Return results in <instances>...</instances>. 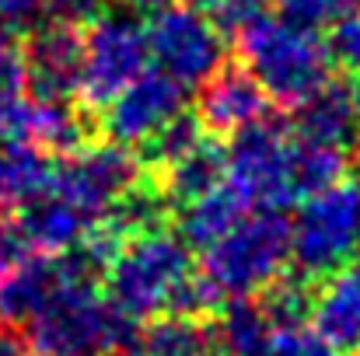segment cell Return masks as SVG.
Segmentation results:
<instances>
[{"label":"cell","mask_w":360,"mask_h":356,"mask_svg":"<svg viewBox=\"0 0 360 356\" xmlns=\"http://www.w3.org/2000/svg\"><path fill=\"white\" fill-rule=\"evenodd\" d=\"M77 74H81V28L63 21H46L28 32L25 77L32 95L77 98Z\"/></svg>","instance_id":"cell-13"},{"label":"cell","mask_w":360,"mask_h":356,"mask_svg":"<svg viewBox=\"0 0 360 356\" xmlns=\"http://www.w3.org/2000/svg\"><path fill=\"white\" fill-rule=\"evenodd\" d=\"M347 168H350L347 150L322 147V143H304V140L294 136V189H297V199H304L311 192H322L329 185H340Z\"/></svg>","instance_id":"cell-22"},{"label":"cell","mask_w":360,"mask_h":356,"mask_svg":"<svg viewBox=\"0 0 360 356\" xmlns=\"http://www.w3.org/2000/svg\"><path fill=\"white\" fill-rule=\"evenodd\" d=\"M0 356H39V353L32 350V343H28V336L21 329H14V325H7L0 318Z\"/></svg>","instance_id":"cell-33"},{"label":"cell","mask_w":360,"mask_h":356,"mask_svg":"<svg viewBox=\"0 0 360 356\" xmlns=\"http://www.w3.org/2000/svg\"><path fill=\"white\" fill-rule=\"evenodd\" d=\"M182 112H186V88L161 70H147L102 105V133L112 143L140 147Z\"/></svg>","instance_id":"cell-10"},{"label":"cell","mask_w":360,"mask_h":356,"mask_svg":"<svg viewBox=\"0 0 360 356\" xmlns=\"http://www.w3.org/2000/svg\"><path fill=\"white\" fill-rule=\"evenodd\" d=\"M269 356H343V350H336L333 343H326L315 329L308 325H294L273 336Z\"/></svg>","instance_id":"cell-27"},{"label":"cell","mask_w":360,"mask_h":356,"mask_svg":"<svg viewBox=\"0 0 360 356\" xmlns=\"http://www.w3.org/2000/svg\"><path fill=\"white\" fill-rule=\"evenodd\" d=\"M238 60L269 102L294 109L329 81L333 60L315 28L283 14H255L238 32Z\"/></svg>","instance_id":"cell-2"},{"label":"cell","mask_w":360,"mask_h":356,"mask_svg":"<svg viewBox=\"0 0 360 356\" xmlns=\"http://www.w3.org/2000/svg\"><path fill=\"white\" fill-rule=\"evenodd\" d=\"M357 175H360V157H357Z\"/></svg>","instance_id":"cell-37"},{"label":"cell","mask_w":360,"mask_h":356,"mask_svg":"<svg viewBox=\"0 0 360 356\" xmlns=\"http://www.w3.org/2000/svg\"><path fill=\"white\" fill-rule=\"evenodd\" d=\"M360 192L354 185H329L304 196L297 217L290 220V262L301 279L319 283L340 269L357 248Z\"/></svg>","instance_id":"cell-5"},{"label":"cell","mask_w":360,"mask_h":356,"mask_svg":"<svg viewBox=\"0 0 360 356\" xmlns=\"http://www.w3.org/2000/svg\"><path fill=\"white\" fill-rule=\"evenodd\" d=\"M221 356H224V353H221Z\"/></svg>","instance_id":"cell-40"},{"label":"cell","mask_w":360,"mask_h":356,"mask_svg":"<svg viewBox=\"0 0 360 356\" xmlns=\"http://www.w3.org/2000/svg\"><path fill=\"white\" fill-rule=\"evenodd\" d=\"M315 332L333 343L336 350L360 346V265H340L319 279L311 290V315Z\"/></svg>","instance_id":"cell-15"},{"label":"cell","mask_w":360,"mask_h":356,"mask_svg":"<svg viewBox=\"0 0 360 356\" xmlns=\"http://www.w3.org/2000/svg\"><path fill=\"white\" fill-rule=\"evenodd\" d=\"M357 248H360V231H357Z\"/></svg>","instance_id":"cell-38"},{"label":"cell","mask_w":360,"mask_h":356,"mask_svg":"<svg viewBox=\"0 0 360 356\" xmlns=\"http://www.w3.org/2000/svg\"><path fill=\"white\" fill-rule=\"evenodd\" d=\"M102 276L109 286L105 297L129 322H150L175 308L179 290L193 276L189 244L165 224L136 231L120 244Z\"/></svg>","instance_id":"cell-3"},{"label":"cell","mask_w":360,"mask_h":356,"mask_svg":"<svg viewBox=\"0 0 360 356\" xmlns=\"http://www.w3.org/2000/svg\"><path fill=\"white\" fill-rule=\"evenodd\" d=\"M158 182V189L165 192V199L172 206L214 189L224 182V147L217 143V136H203L189 154H182L175 164H168L161 175H150Z\"/></svg>","instance_id":"cell-20"},{"label":"cell","mask_w":360,"mask_h":356,"mask_svg":"<svg viewBox=\"0 0 360 356\" xmlns=\"http://www.w3.org/2000/svg\"><path fill=\"white\" fill-rule=\"evenodd\" d=\"M46 18V0H0V28L28 35Z\"/></svg>","instance_id":"cell-30"},{"label":"cell","mask_w":360,"mask_h":356,"mask_svg":"<svg viewBox=\"0 0 360 356\" xmlns=\"http://www.w3.org/2000/svg\"><path fill=\"white\" fill-rule=\"evenodd\" d=\"M203 126L196 116H175L168 126H161L150 140L140 143V164L147 175H161L168 164H175L182 154H189L200 140H203Z\"/></svg>","instance_id":"cell-23"},{"label":"cell","mask_w":360,"mask_h":356,"mask_svg":"<svg viewBox=\"0 0 360 356\" xmlns=\"http://www.w3.org/2000/svg\"><path fill=\"white\" fill-rule=\"evenodd\" d=\"M357 0H280L283 18L304 25V28H326L336 18H343Z\"/></svg>","instance_id":"cell-28"},{"label":"cell","mask_w":360,"mask_h":356,"mask_svg":"<svg viewBox=\"0 0 360 356\" xmlns=\"http://www.w3.org/2000/svg\"><path fill=\"white\" fill-rule=\"evenodd\" d=\"M196 11H203L221 32H238L255 14H262V0H193Z\"/></svg>","instance_id":"cell-29"},{"label":"cell","mask_w":360,"mask_h":356,"mask_svg":"<svg viewBox=\"0 0 360 356\" xmlns=\"http://www.w3.org/2000/svg\"><path fill=\"white\" fill-rule=\"evenodd\" d=\"M88 228L91 220L49 185L39 196H32L25 206H18L14 213V231L21 237V244L32 248L35 255H63L77 248Z\"/></svg>","instance_id":"cell-14"},{"label":"cell","mask_w":360,"mask_h":356,"mask_svg":"<svg viewBox=\"0 0 360 356\" xmlns=\"http://www.w3.org/2000/svg\"><path fill=\"white\" fill-rule=\"evenodd\" d=\"M329 60L350 74L360 70V11L350 7L343 18H336L329 25V39H326Z\"/></svg>","instance_id":"cell-26"},{"label":"cell","mask_w":360,"mask_h":356,"mask_svg":"<svg viewBox=\"0 0 360 356\" xmlns=\"http://www.w3.org/2000/svg\"><path fill=\"white\" fill-rule=\"evenodd\" d=\"M53 178V161L46 150L25 140H0V220L14 217L32 196H39Z\"/></svg>","instance_id":"cell-19"},{"label":"cell","mask_w":360,"mask_h":356,"mask_svg":"<svg viewBox=\"0 0 360 356\" xmlns=\"http://www.w3.org/2000/svg\"><path fill=\"white\" fill-rule=\"evenodd\" d=\"M143 356H214V332L196 315H158L143 332Z\"/></svg>","instance_id":"cell-21"},{"label":"cell","mask_w":360,"mask_h":356,"mask_svg":"<svg viewBox=\"0 0 360 356\" xmlns=\"http://www.w3.org/2000/svg\"><path fill=\"white\" fill-rule=\"evenodd\" d=\"M259 301L276 332L304 325L311 315V283L301 276H276L269 286L259 290Z\"/></svg>","instance_id":"cell-24"},{"label":"cell","mask_w":360,"mask_h":356,"mask_svg":"<svg viewBox=\"0 0 360 356\" xmlns=\"http://www.w3.org/2000/svg\"><path fill=\"white\" fill-rule=\"evenodd\" d=\"M294 136L304 143L350 150L360 136V119L350 102V88H343L340 81L329 77L304 102H297L294 105Z\"/></svg>","instance_id":"cell-16"},{"label":"cell","mask_w":360,"mask_h":356,"mask_svg":"<svg viewBox=\"0 0 360 356\" xmlns=\"http://www.w3.org/2000/svg\"><path fill=\"white\" fill-rule=\"evenodd\" d=\"M147 32L129 14H98L81 32V74H77V102L102 109L122 88L143 74Z\"/></svg>","instance_id":"cell-7"},{"label":"cell","mask_w":360,"mask_h":356,"mask_svg":"<svg viewBox=\"0 0 360 356\" xmlns=\"http://www.w3.org/2000/svg\"><path fill=\"white\" fill-rule=\"evenodd\" d=\"M88 119L77 98H42L21 95L4 112V140H25L46 154H70L84 143Z\"/></svg>","instance_id":"cell-11"},{"label":"cell","mask_w":360,"mask_h":356,"mask_svg":"<svg viewBox=\"0 0 360 356\" xmlns=\"http://www.w3.org/2000/svg\"><path fill=\"white\" fill-rule=\"evenodd\" d=\"M290 262V220L283 210H255L245 213L231 231L203 248L200 276L221 297H252L283 276Z\"/></svg>","instance_id":"cell-4"},{"label":"cell","mask_w":360,"mask_h":356,"mask_svg":"<svg viewBox=\"0 0 360 356\" xmlns=\"http://www.w3.org/2000/svg\"><path fill=\"white\" fill-rule=\"evenodd\" d=\"M102 11H105V0H46V18L74 25V28L91 25Z\"/></svg>","instance_id":"cell-31"},{"label":"cell","mask_w":360,"mask_h":356,"mask_svg":"<svg viewBox=\"0 0 360 356\" xmlns=\"http://www.w3.org/2000/svg\"><path fill=\"white\" fill-rule=\"evenodd\" d=\"M120 4L129 7V11H161V7H168L175 0H120Z\"/></svg>","instance_id":"cell-34"},{"label":"cell","mask_w":360,"mask_h":356,"mask_svg":"<svg viewBox=\"0 0 360 356\" xmlns=\"http://www.w3.org/2000/svg\"><path fill=\"white\" fill-rule=\"evenodd\" d=\"M147 32V56L161 74L182 88H200L224 63V32L196 7L168 4L154 11Z\"/></svg>","instance_id":"cell-9"},{"label":"cell","mask_w":360,"mask_h":356,"mask_svg":"<svg viewBox=\"0 0 360 356\" xmlns=\"http://www.w3.org/2000/svg\"><path fill=\"white\" fill-rule=\"evenodd\" d=\"M21 251H25V244H21V237L14 231V217L0 220V283H4L7 272L21 262Z\"/></svg>","instance_id":"cell-32"},{"label":"cell","mask_w":360,"mask_h":356,"mask_svg":"<svg viewBox=\"0 0 360 356\" xmlns=\"http://www.w3.org/2000/svg\"><path fill=\"white\" fill-rule=\"evenodd\" d=\"M269 116L266 91L252 81L245 67H217L203 84L196 98V119L203 133L210 136H235L252 122Z\"/></svg>","instance_id":"cell-12"},{"label":"cell","mask_w":360,"mask_h":356,"mask_svg":"<svg viewBox=\"0 0 360 356\" xmlns=\"http://www.w3.org/2000/svg\"><path fill=\"white\" fill-rule=\"evenodd\" d=\"M241 217H245V199L228 182H221L175 206V235L189 248H207L224 231H231Z\"/></svg>","instance_id":"cell-17"},{"label":"cell","mask_w":360,"mask_h":356,"mask_svg":"<svg viewBox=\"0 0 360 356\" xmlns=\"http://www.w3.org/2000/svg\"><path fill=\"white\" fill-rule=\"evenodd\" d=\"M350 102H354V109H357V119H360V70L354 74V84H350Z\"/></svg>","instance_id":"cell-35"},{"label":"cell","mask_w":360,"mask_h":356,"mask_svg":"<svg viewBox=\"0 0 360 356\" xmlns=\"http://www.w3.org/2000/svg\"><path fill=\"white\" fill-rule=\"evenodd\" d=\"M143 178V164L122 143H81L77 150L53 161L49 189L60 192L70 206H77L91 224L109 213V206L122 199Z\"/></svg>","instance_id":"cell-8"},{"label":"cell","mask_w":360,"mask_h":356,"mask_svg":"<svg viewBox=\"0 0 360 356\" xmlns=\"http://www.w3.org/2000/svg\"><path fill=\"white\" fill-rule=\"evenodd\" d=\"M63 276L46 308L21 329L39 356H98L126 346L136 332L120 308L98 294V265L77 248L63 251Z\"/></svg>","instance_id":"cell-1"},{"label":"cell","mask_w":360,"mask_h":356,"mask_svg":"<svg viewBox=\"0 0 360 356\" xmlns=\"http://www.w3.org/2000/svg\"><path fill=\"white\" fill-rule=\"evenodd\" d=\"M214 315H217V322H210L214 346H221L224 356H269L276 329H273L262 301H255V294L228 297Z\"/></svg>","instance_id":"cell-18"},{"label":"cell","mask_w":360,"mask_h":356,"mask_svg":"<svg viewBox=\"0 0 360 356\" xmlns=\"http://www.w3.org/2000/svg\"><path fill=\"white\" fill-rule=\"evenodd\" d=\"M357 356H360V346H357Z\"/></svg>","instance_id":"cell-39"},{"label":"cell","mask_w":360,"mask_h":356,"mask_svg":"<svg viewBox=\"0 0 360 356\" xmlns=\"http://www.w3.org/2000/svg\"><path fill=\"white\" fill-rule=\"evenodd\" d=\"M224 182L255 210H283L297 199L294 189V136L280 122H252L231 136L224 150Z\"/></svg>","instance_id":"cell-6"},{"label":"cell","mask_w":360,"mask_h":356,"mask_svg":"<svg viewBox=\"0 0 360 356\" xmlns=\"http://www.w3.org/2000/svg\"><path fill=\"white\" fill-rule=\"evenodd\" d=\"M28 91V77H25V46L18 42L14 32L0 28V112H7V105L14 98H21Z\"/></svg>","instance_id":"cell-25"},{"label":"cell","mask_w":360,"mask_h":356,"mask_svg":"<svg viewBox=\"0 0 360 356\" xmlns=\"http://www.w3.org/2000/svg\"><path fill=\"white\" fill-rule=\"evenodd\" d=\"M98 356H143L140 350H129V346H116V350H105V353Z\"/></svg>","instance_id":"cell-36"}]
</instances>
